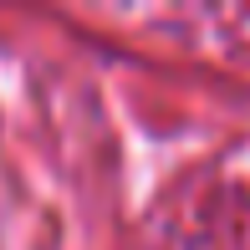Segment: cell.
<instances>
[{
  "instance_id": "cell-1",
  "label": "cell",
  "mask_w": 250,
  "mask_h": 250,
  "mask_svg": "<svg viewBox=\"0 0 250 250\" xmlns=\"http://www.w3.org/2000/svg\"><path fill=\"white\" fill-rule=\"evenodd\" d=\"M245 21H250V16H245Z\"/></svg>"
}]
</instances>
